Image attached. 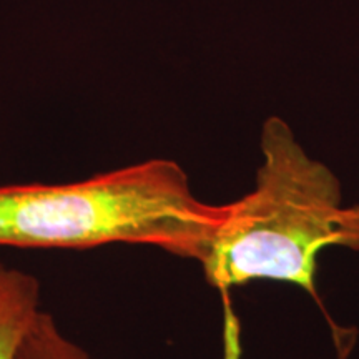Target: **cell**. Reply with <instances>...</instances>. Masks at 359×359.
<instances>
[{"label": "cell", "mask_w": 359, "mask_h": 359, "mask_svg": "<svg viewBox=\"0 0 359 359\" xmlns=\"http://www.w3.org/2000/svg\"><path fill=\"white\" fill-rule=\"evenodd\" d=\"M223 217L224 205L196 198L188 175L170 160L82 182L0 187V246L148 245L201 263Z\"/></svg>", "instance_id": "cell-1"}, {"label": "cell", "mask_w": 359, "mask_h": 359, "mask_svg": "<svg viewBox=\"0 0 359 359\" xmlns=\"http://www.w3.org/2000/svg\"><path fill=\"white\" fill-rule=\"evenodd\" d=\"M262 148L253 191L224 205L201 262L205 276L219 290L273 280L314 294L321 250L359 251V203L343 206L338 177L309 158L280 120L266 123Z\"/></svg>", "instance_id": "cell-2"}, {"label": "cell", "mask_w": 359, "mask_h": 359, "mask_svg": "<svg viewBox=\"0 0 359 359\" xmlns=\"http://www.w3.org/2000/svg\"><path fill=\"white\" fill-rule=\"evenodd\" d=\"M40 309V283L0 263V359H15Z\"/></svg>", "instance_id": "cell-3"}, {"label": "cell", "mask_w": 359, "mask_h": 359, "mask_svg": "<svg viewBox=\"0 0 359 359\" xmlns=\"http://www.w3.org/2000/svg\"><path fill=\"white\" fill-rule=\"evenodd\" d=\"M15 359H93L80 344L70 339L53 320L40 311L22 341Z\"/></svg>", "instance_id": "cell-4"}]
</instances>
